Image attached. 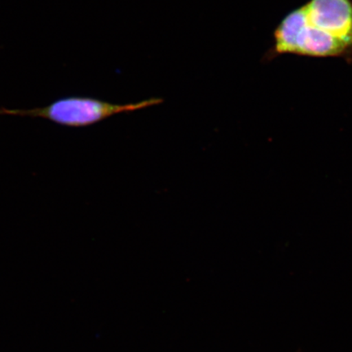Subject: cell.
<instances>
[{"instance_id": "2", "label": "cell", "mask_w": 352, "mask_h": 352, "mask_svg": "<svg viewBox=\"0 0 352 352\" xmlns=\"http://www.w3.org/2000/svg\"><path fill=\"white\" fill-rule=\"evenodd\" d=\"M272 55L350 57L352 47L332 35L320 32L306 21L302 7L288 13L275 30Z\"/></svg>"}, {"instance_id": "3", "label": "cell", "mask_w": 352, "mask_h": 352, "mask_svg": "<svg viewBox=\"0 0 352 352\" xmlns=\"http://www.w3.org/2000/svg\"><path fill=\"white\" fill-rule=\"evenodd\" d=\"M302 7L308 25L352 47V0H309Z\"/></svg>"}, {"instance_id": "1", "label": "cell", "mask_w": 352, "mask_h": 352, "mask_svg": "<svg viewBox=\"0 0 352 352\" xmlns=\"http://www.w3.org/2000/svg\"><path fill=\"white\" fill-rule=\"evenodd\" d=\"M160 98H151L140 102L117 104L107 101L68 96L54 101L46 107L28 109L0 107V116H19L43 118L68 127H86L123 113H130L162 103Z\"/></svg>"}]
</instances>
